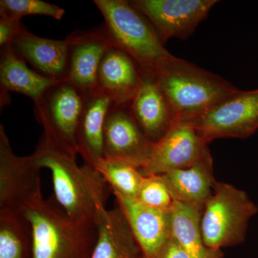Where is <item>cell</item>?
Masks as SVG:
<instances>
[{
    "mask_svg": "<svg viewBox=\"0 0 258 258\" xmlns=\"http://www.w3.org/2000/svg\"><path fill=\"white\" fill-rule=\"evenodd\" d=\"M31 155L38 167L51 171L53 196L64 211L81 221L99 223L111 189L96 168L79 166L76 157L43 134Z\"/></svg>",
    "mask_w": 258,
    "mask_h": 258,
    "instance_id": "1",
    "label": "cell"
},
{
    "mask_svg": "<svg viewBox=\"0 0 258 258\" xmlns=\"http://www.w3.org/2000/svg\"><path fill=\"white\" fill-rule=\"evenodd\" d=\"M175 122L193 123L238 88L220 76L172 55L154 74Z\"/></svg>",
    "mask_w": 258,
    "mask_h": 258,
    "instance_id": "2",
    "label": "cell"
},
{
    "mask_svg": "<svg viewBox=\"0 0 258 258\" xmlns=\"http://www.w3.org/2000/svg\"><path fill=\"white\" fill-rule=\"evenodd\" d=\"M24 214L32 227V258H91L98 224L70 216L53 195Z\"/></svg>",
    "mask_w": 258,
    "mask_h": 258,
    "instance_id": "3",
    "label": "cell"
},
{
    "mask_svg": "<svg viewBox=\"0 0 258 258\" xmlns=\"http://www.w3.org/2000/svg\"><path fill=\"white\" fill-rule=\"evenodd\" d=\"M104 18L113 46L132 59L144 73L154 75L172 56L147 19L125 0H94Z\"/></svg>",
    "mask_w": 258,
    "mask_h": 258,
    "instance_id": "4",
    "label": "cell"
},
{
    "mask_svg": "<svg viewBox=\"0 0 258 258\" xmlns=\"http://www.w3.org/2000/svg\"><path fill=\"white\" fill-rule=\"evenodd\" d=\"M258 212L247 194L234 185L216 181L200 217L205 245L221 249L244 242L249 222Z\"/></svg>",
    "mask_w": 258,
    "mask_h": 258,
    "instance_id": "5",
    "label": "cell"
},
{
    "mask_svg": "<svg viewBox=\"0 0 258 258\" xmlns=\"http://www.w3.org/2000/svg\"><path fill=\"white\" fill-rule=\"evenodd\" d=\"M85 96L69 81H60L51 86L35 103L37 121L43 134L61 149L77 157V131Z\"/></svg>",
    "mask_w": 258,
    "mask_h": 258,
    "instance_id": "6",
    "label": "cell"
},
{
    "mask_svg": "<svg viewBox=\"0 0 258 258\" xmlns=\"http://www.w3.org/2000/svg\"><path fill=\"white\" fill-rule=\"evenodd\" d=\"M40 169L32 155L19 157L13 152L0 125V215L24 213L43 199Z\"/></svg>",
    "mask_w": 258,
    "mask_h": 258,
    "instance_id": "7",
    "label": "cell"
},
{
    "mask_svg": "<svg viewBox=\"0 0 258 258\" xmlns=\"http://www.w3.org/2000/svg\"><path fill=\"white\" fill-rule=\"evenodd\" d=\"M191 124L208 144L217 139L248 138L258 130V89L237 90Z\"/></svg>",
    "mask_w": 258,
    "mask_h": 258,
    "instance_id": "8",
    "label": "cell"
},
{
    "mask_svg": "<svg viewBox=\"0 0 258 258\" xmlns=\"http://www.w3.org/2000/svg\"><path fill=\"white\" fill-rule=\"evenodd\" d=\"M130 4L148 20L164 44L187 38L208 16L216 0H133Z\"/></svg>",
    "mask_w": 258,
    "mask_h": 258,
    "instance_id": "9",
    "label": "cell"
},
{
    "mask_svg": "<svg viewBox=\"0 0 258 258\" xmlns=\"http://www.w3.org/2000/svg\"><path fill=\"white\" fill-rule=\"evenodd\" d=\"M211 155L208 143L191 123L175 122L169 132L154 144L144 176L162 175L185 169Z\"/></svg>",
    "mask_w": 258,
    "mask_h": 258,
    "instance_id": "10",
    "label": "cell"
},
{
    "mask_svg": "<svg viewBox=\"0 0 258 258\" xmlns=\"http://www.w3.org/2000/svg\"><path fill=\"white\" fill-rule=\"evenodd\" d=\"M154 144L134 119L128 105L113 103L105 121L103 158L130 163L142 169Z\"/></svg>",
    "mask_w": 258,
    "mask_h": 258,
    "instance_id": "11",
    "label": "cell"
},
{
    "mask_svg": "<svg viewBox=\"0 0 258 258\" xmlns=\"http://www.w3.org/2000/svg\"><path fill=\"white\" fill-rule=\"evenodd\" d=\"M66 39L69 45L67 81L83 94L94 92L100 64L113 46L104 27L74 32Z\"/></svg>",
    "mask_w": 258,
    "mask_h": 258,
    "instance_id": "12",
    "label": "cell"
},
{
    "mask_svg": "<svg viewBox=\"0 0 258 258\" xmlns=\"http://www.w3.org/2000/svg\"><path fill=\"white\" fill-rule=\"evenodd\" d=\"M147 258H157L171 237V211L150 208L137 198L113 193Z\"/></svg>",
    "mask_w": 258,
    "mask_h": 258,
    "instance_id": "13",
    "label": "cell"
},
{
    "mask_svg": "<svg viewBox=\"0 0 258 258\" xmlns=\"http://www.w3.org/2000/svg\"><path fill=\"white\" fill-rule=\"evenodd\" d=\"M19 57L37 73L56 81H66L68 75L69 42L37 36L23 25L10 44Z\"/></svg>",
    "mask_w": 258,
    "mask_h": 258,
    "instance_id": "14",
    "label": "cell"
},
{
    "mask_svg": "<svg viewBox=\"0 0 258 258\" xmlns=\"http://www.w3.org/2000/svg\"><path fill=\"white\" fill-rule=\"evenodd\" d=\"M134 119L153 144L157 143L174 123V115L154 75L144 73L143 82L128 105Z\"/></svg>",
    "mask_w": 258,
    "mask_h": 258,
    "instance_id": "15",
    "label": "cell"
},
{
    "mask_svg": "<svg viewBox=\"0 0 258 258\" xmlns=\"http://www.w3.org/2000/svg\"><path fill=\"white\" fill-rule=\"evenodd\" d=\"M143 76V71L130 56L112 46L100 64L98 88L113 103L128 105L142 86Z\"/></svg>",
    "mask_w": 258,
    "mask_h": 258,
    "instance_id": "16",
    "label": "cell"
},
{
    "mask_svg": "<svg viewBox=\"0 0 258 258\" xmlns=\"http://www.w3.org/2000/svg\"><path fill=\"white\" fill-rule=\"evenodd\" d=\"M159 176L165 182L174 201L191 208L200 215L217 181L214 176L211 155L189 167Z\"/></svg>",
    "mask_w": 258,
    "mask_h": 258,
    "instance_id": "17",
    "label": "cell"
},
{
    "mask_svg": "<svg viewBox=\"0 0 258 258\" xmlns=\"http://www.w3.org/2000/svg\"><path fill=\"white\" fill-rule=\"evenodd\" d=\"M113 102L100 89L85 96L77 131L79 154L85 164L95 167L103 158V132Z\"/></svg>",
    "mask_w": 258,
    "mask_h": 258,
    "instance_id": "18",
    "label": "cell"
},
{
    "mask_svg": "<svg viewBox=\"0 0 258 258\" xmlns=\"http://www.w3.org/2000/svg\"><path fill=\"white\" fill-rule=\"evenodd\" d=\"M91 258H147L116 203L102 215Z\"/></svg>",
    "mask_w": 258,
    "mask_h": 258,
    "instance_id": "19",
    "label": "cell"
},
{
    "mask_svg": "<svg viewBox=\"0 0 258 258\" xmlns=\"http://www.w3.org/2000/svg\"><path fill=\"white\" fill-rule=\"evenodd\" d=\"M60 81L42 76L35 70L29 69L26 62L19 57L10 45L1 47L0 55V87L1 101L9 92L21 93L29 97L34 103L44 93Z\"/></svg>",
    "mask_w": 258,
    "mask_h": 258,
    "instance_id": "20",
    "label": "cell"
},
{
    "mask_svg": "<svg viewBox=\"0 0 258 258\" xmlns=\"http://www.w3.org/2000/svg\"><path fill=\"white\" fill-rule=\"evenodd\" d=\"M201 215L174 201L171 209V236L184 247L189 258H222L221 249L205 245L200 230Z\"/></svg>",
    "mask_w": 258,
    "mask_h": 258,
    "instance_id": "21",
    "label": "cell"
},
{
    "mask_svg": "<svg viewBox=\"0 0 258 258\" xmlns=\"http://www.w3.org/2000/svg\"><path fill=\"white\" fill-rule=\"evenodd\" d=\"M32 230L24 213L0 215V258H32Z\"/></svg>",
    "mask_w": 258,
    "mask_h": 258,
    "instance_id": "22",
    "label": "cell"
},
{
    "mask_svg": "<svg viewBox=\"0 0 258 258\" xmlns=\"http://www.w3.org/2000/svg\"><path fill=\"white\" fill-rule=\"evenodd\" d=\"M95 168L109 185L112 193L138 198L144 176L137 166L125 161L103 158Z\"/></svg>",
    "mask_w": 258,
    "mask_h": 258,
    "instance_id": "23",
    "label": "cell"
},
{
    "mask_svg": "<svg viewBox=\"0 0 258 258\" xmlns=\"http://www.w3.org/2000/svg\"><path fill=\"white\" fill-rule=\"evenodd\" d=\"M0 14L19 20L29 15H43L61 20L64 10L57 5L40 0H1Z\"/></svg>",
    "mask_w": 258,
    "mask_h": 258,
    "instance_id": "24",
    "label": "cell"
},
{
    "mask_svg": "<svg viewBox=\"0 0 258 258\" xmlns=\"http://www.w3.org/2000/svg\"><path fill=\"white\" fill-rule=\"evenodd\" d=\"M137 199L150 208L166 212L171 211L174 204L170 191L159 175L144 176Z\"/></svg>",
    "mask_w": 258,
    "mask_h": 258,
    "instance_id": "25",
    "label": "cell"
},
{
    "mask_svg": "<svg viewBox=\"0 0 258 258\" xmlns=\"http://www.w3.org/2000/svg\"><path fill=\"white\" fill-rule=\"evenodd\" d=\"M20 20L0 14V47L10 45L23 26Z\"/></svg>",
    "mask_w": 258,
    "mask_h": 258,
    "instance_id": "26",
    "label": "cell"
},
{
    "mask_svg": "<svg viewBox=\"0 0 258 258\" xmlns=\"http://www.w3.org/2000/svg\"><path fill=\"white\" fill-rule=\"evenodd\" d=\"M157 258H189L184 247L176 239L171 238L164 246Z\"/></svg>",
    "mask_w": 258,
    "mask_h": 258,
    "instance_id": "27",
    "label": "cell"
}]
</instances>
